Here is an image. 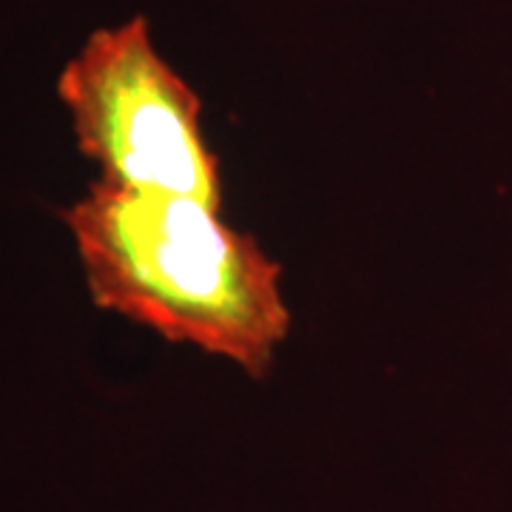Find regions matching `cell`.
Masks as SVG:
<instances>
[{
  "instance_id": "1",
  "label": "cell",
  "mask_w": 512,
  "mask_h": 512,
  "mask_svg": "<svg viewBox=\"0 0 512 512\" xmlns=\"http://www.w3.org/2000/svg\"><path fill=\"white\" fill-rule=\"evenodd\" d=\"M63 220L100 311L228 359L254 379L274 365L291 330L282 268L217 208L94 180Z\"/></svg>"
},
{
  "instance_id": "2",
  "label": "cell",
  "mask_w": 512,
  "mask_h": 512,
  "mask_svg": "<svg viewBox=\"0 0 512 512\" xmlns=\"http://www.w3.org/2000/svg\"><path fill=\"white\" fill-rule=\"evenodd\" d=\"M77 148L106 183L183 194L222 211V171L202 100L171 69L143 15L97 29L57 77Z\"/></svg>"
}]
</instances>
